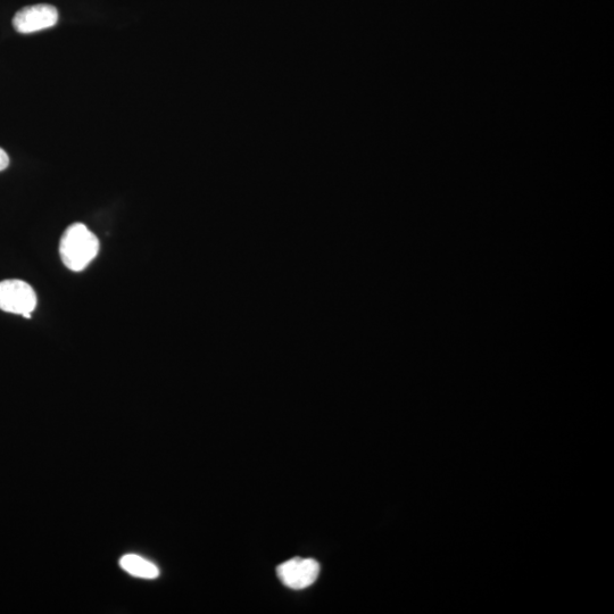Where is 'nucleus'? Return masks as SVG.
Returning <instances> with one entry per match:
<instances>
[{
	"label": "nucleus",
	"mask_w": 614,
	"mask_h": 614,
	"mask_svg": "<svg viewBox=\"0 0 614 614\" xmlns=\"http://www.w3.org/2000/svg\"><path fill=\"white\" fill-rule=\"evenodd\" d=\"M120 566L131 576L144 579H155L160 576V570L154 563L136 554H127L120 560Z\"/></svg>",
	"instance_id": "5"
},
{
	"label": "nucleus",
	"mask_w": 614,
	"mask_h": 614,
	"mask_svg": "<svg viewBox=\"0 0 614 614\" xmlns=\"http://www.w3.org/2000/svg\"><path fill=\"white\" fill-rule=\"evenodd\" d=\"M8 165H10V157L3 148H0V172L6 170Z\"/></svg>",
	"instance_id": "6"
},
{
	"label": "nucleus",
	"mask_w": 614,
	"mask_h": 614,
	"mask_svg": "<svg viewBox=\"0 0 614 614\" xmlns=\"http://www.w3.org/2000/svg\"><path fill=\"white\" fill-rule=\"evenodd\" d=\"M58 11L52 5L38 4L22 8L15 14L13 27L19 33H35L56 26Z\"/></svg>",
	"instance_id": "4"
},
{
	"label": "nucleus",
	"mask_w": 614,
	"mask_h": 614,
	"mask_svg": "<svg viewBox=\"0 0 614 614\" xmlns=\"http://www.w3.org/2000/svg\"><path fill=\"white\" fill-rule=\"evenodd\" d=\"M36 307L37 295L28 282L18 279L0 282V310L30 319Z\"/></svg>",
	"instance_id": "2"
},
{
	"label": "nucleus",
	"mask_w": 614,
	"mask_h": 614,
	"mask_svg": "<svg viewBox=\"0 0 614 614\" xmlns=\"http://www.w3.org/2000/svg\"><path fill=\"white\" fill-rule=\"evenodd\" d=\"M99 240L85 224L73 223L65 230L60 243V255L66 268L73 272L85 270L96 259Z\"/></svg>",
	"instance_id": "1"
},
{
	"label": "nucleus",
	"mask_w": 614,
	"mask_h": 614,
	"mask_svg": "<svg viewBox=\"0 0 614 614\" xmlns=\"http://www.w3.org/2000/svg\"><path fill=\"white\" fill-rule=\"evenodd\" d=\"M277 574L282 584L295 591H301L317 582L320 564L313 559L294 558L281 563Z\"/></svg>",
	"instance_id": "3"
}]
</instances>
